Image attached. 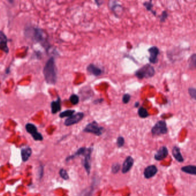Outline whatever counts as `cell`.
Returning a JSON list of instances; mask_svg holds the SVG:
<instances>
[{"mask_svg":"<svg viewBox=\"0 0 196 196\" xmlns=\"http://www.w3.org/2000/svg\"><path fill=\"white\" fill-rule=\"evenodd\" d=\"M43 74L46 81L49 84L54 85L56 82L57 73L55 64V60L53 57L49 58L44 67Z\"/></svg>","mask_w":196,"mask_h":196,"instance_id":"obj_1","label":"cell"},{"mask_svg":"<svg viewBox=\"0 0 196 196\" xmlns=\"http://www.w3.org/2000/svg\"><path fill=\"white\" fill-rule=\"evenodd\" d=\"M95 2L96 4V5H97L98 7H99L104 2L103 1H95Z\"/></svg>","mask_w":196,"mask_h":196,"instance_id":"obj_33","label":"cell"},{"mask_svg":"<svg viewBox=\"0 0 196 196\" xmlns=\"http://www.w3.org/2000/svg\"><path fill=\"white\" fill-rule=\"evenodd\" d=\"M120 169H121V165L118 163L114 164L112 165L111 167L112 173L114 174H117L120 171Z\"/></svg>","mask_w":196,"mask_h":196,"instance_id":"obj_26","label":"cell"},{"mask_svg":"<svg viewBox=\"0 0 196 196\" xmlns=\"http://www.w3.org/2000/svg\"><path fill=\"white\" fill-rule=\"evenodd\" d=\"M168 16H169V14L167 12V11H162L161 15L159 16V18L160 22L161 23H164L166 20Z\"/></svg>","mask_w":196,"mask_h":196,"instance_id":"obj_29","label":"cell"},{"mask_svg":"<svg viewBox=\"0 0 196 196\" xmlns=\"http://www.w3.org/2000/svg\"><path fill=\"white\" fill-rule=\"evenodd\" d=\"M8 39L5 33L0 31V49L5 53H8L9 48L7 45Z\"/></svg>","mask_w":196,"mask_h":196,"instance_id":"obj_15","label":"cell"},{"mask_svg":"<svg viewBox=\"0 0 196 196\" xmlns=\"http://www.w3.org/2000/svg\"><path fill=\"white\" fill-rule=\"evenodd\" d=\"M86 71L89 74L96 77L101 75L103 73V70L101 68L93 63H90L86 67Z\"/></svg>","mask_w":196,"mask_h":196,"instance_id":"obj_10","label":"cell"},{"mask_svg":"<svg viewBox=\"0 0 196 196\" xmlns=\"http://www.w3.org/2000/svg\"><path fill=\"white\" fill-rule=\"evenodd\" d=\"M134 164V160L131 156H128L125 159L122 166L121 172L123 174H126L131 170Z\"/></svg>","mask_w":196,"mask_h":196,"instance_id":"obj_13","label":"cell"},{"mask_svg":"<svg viewBox=\"0 0 196 196\" xmlns=\"http://www.w3.org/2000/svg\"><path fill=\"white\" fill-rule=\"evenodd\" d=\"M158 172V169L155 165H150L145 168L144 170V176L145 178L149 179L155 176Z\"/></svg>","mask_w":196,"mask_h":196,"instance_id":"obj_14","label":"cell"},{"mask_svg":"<svg viewBox=\"0 0 196 196\" xmlns=\"http://www.w3.org/2000/svg\"><path fill=\"white\" fill-rule=\"evenodd\" d=\"M131 98V96L128 93L124 94L122 97V102L124 104H127L129 103Z\"/></svg>","mask_w":196,"mask_h":196,"instance_id":"obj_30","label":"cell"},{"mask_svg":"<svg viewBox=\"0 0 196 196\" xmlns=\"http://www.w3.org/2000/svg\"><path fill=\"white\" fill-rule=\"evenodd\" d=\"M168 132L167 124L164 120H159L154 125L151 129V133L153 136L165 135Z\"/></svg>","mask_w":196,"mask_h":196,"instance_id":"obj_4","label":"cell"},{"mask_svg":"<svg viewBox=\"0 0 196 196\" xmlns=\"http://www.w3.org/2000/svg\"><path fill=\"white\" fill-rule=\"evenodd\" d=\"M188 93L190 97L194 100L196 99V89L195 87H189L188 89Z\"/></svg>","mask_w":196,"mask_h":196,"instance_id":"obj_28","label":"cell"},{"mask_svg":"<svg viewBox=\"0 0 196 196\" xmlns=\"http://www.w3.org/2000/svg\"><path fill=\"white\" fill-rule=\"evenodd\" d=\"M104 101V99L103 98H97L93 101V104L94 105H98L99 104L102 103Z\"/></svg>","mask_w":196,"mask_h":196,"instance_id":"obj_32","label":"cell"},{"mask_svg":"<svg viewBox=\"0 0 196 196\" xmlns=\"http://www.w3.org/2000/svg\"><path fill=\"white\" fill-rule=\"evenodd\" d=\"M25 128L27 131L32 136L33 138L35 140H42L43 139L42 135L37 132V128L34 124L28 123L25 125Z\"/></svg>","mask_w":196,"mask_h":196,"instance_id":"obj_8","label":"cell"},{"mask_svg":"<svg viewBox=\"0 0 196 196\" xmlns=\"http://www.w3.org/2000/svg\"><path fill=\"white\" fill-rule=\"evenodd\" d=\"M75 112V110H71V109H68V110H66L64 112H61L60 114H59V117L61 118H64V117H70L72 115L74 114V113Z\"/></svg>","mask_w":196,"mask_h":196,"instance_id":"obj_24","label":"cell"},{"mask_svg":"<svg viewBox=\"0 0 196 196\" xmlns=\"http://www.w3.org/2000/svg\"><path fill=\"white\" fill-rule=\"evenodd\" d=\"M155 70L154 67L150 65L146 64L141 67L135 72V76L138 80H143L144 78H150L155 75Z\"/></svg>","mask_w":196,"mask_h":196,"instance_id":"obj_2","label":"cell"},{"mask_svg":"<svg viewBox=\"0 0 196 196\" xmlns=\"http://www.w3.org/2000/svg\"><path fill=\"white\" fill-rule=\"evenodd\" d=\"M140 105V102L139 101H136L134 104V108H137Z\"/></svg>","mask_w":196,"mask_h":196,"instance_id":"obj_34","label":"cell"},{"mask_svg":"<svg viewBox=\"0 0 196 196\" xmlns=\"http://www.w3.org/2000/svg\"><path fill=\"white\" fill-rule=\"evenodd\" d=\"M125 143V139L123 136H118L117 139L116 145L118 148L123 147Z\"/></svg>","mask_w":196,"mask_h":196,"instance_id":"obj_27","label":"cell"},{"mask_svg":"<svg viewBox=\"0 0 196 196\" xmlns=\"http://www.w3.org/2000/svg\"><path fill=\"white\" fill-rule=\"evenodd\" d=\"M181 170L187 174L190 175H196V166L193 165H188L186 166H183L181 168Z\"/></svg>","mask_w":196,"mask_h":196,"instance_id":"obj_18","label":"cell"},{"mask_svg":"<svg viewBox=\"0 0 196 196\" xmlns=\"http://www.w3.org/2000/svg\"><path fill=\"white\" fill-rule=\"evenodd\" d=\"M70 102L73 105H77L79 103L80 101V97L78 95L75 94H73L72 95H71V96L70 97Z\"/></svg>","mask_w":196,"mask_h":196,"instance_id":"obj_25","label":"cell"},{"mask_svg":"<svg viewBox=\"0 0 196 196\" xmlns=\"http://www.w3.org/2000/svg\"><path fill=\"white\" fill-rule=\"evenodd\" d=\"M104 130V128L103 127L99 126L97 121H93L92 123H89L85 126V127L83 130V132L92 133L93 135L99 136L102 135Z\"/></svg>","mask_w":196,"mask_h":196,"instance_id":"obj_3","label":"cell"},{"mask_svg":"<svg viewBox=\"0 0 196 196\" xmlns=\"http://www.w3.org/2000/svg\"><path fill=\"white\" fill-rule=\"evenodd\" d=\"M31 153H32V151L30 147L23 148L21 149V152L23 161L24 162L28 161L31 155Z\"/></svg>","mask_w":196,"mask_h":196,"instance_id":"obj_19","label":"cell"},{"mask_svg":"<svg viewBox=\"0 0 196 196\" xmlns=\"http://www.w3.org/2000/svg\"><path fill=\"white\" fill-rule=\"evenodd\" d=\"M143 6L146 8L147 11L151 12L154 16H157V12L155 11H154L152 9V8L154 6L153 4H152V1H146L143 4Z\"/></svg>","mask_w":196,"mask_h":196,"instance_id":"obj_22","label":"cell"},{"mask_svg":"<svg viewBox=\"0 0 196 196\" xmlns=\"http://www.w3.org/2000/svg\"><path fill=\"white\" fill-rule=\"evenodd\" d=\"M148 52L149 54V56L148 58V61L151 64H157L158 63V55L160 54V51L158 47L157 46H152L148 49Z\"/></svg>","mask_w":196,"mask_h":196,"instance_id":"obj_6","label":"cell"},{"mask_svg":"<svg viewBox=\"0 0 196 196\" xmlns=\"http://www.w3.org/2000/svg\"><path fill=\"white\" fill-rule=\"evenodd\" d=\"M93 151V148L92 147L87 148L86 151L83 157L84 159L82 161L83 166L87 174V175L90 174V170H91V164H90V159H91V155Z\"/></svg>","mask_w":196,"mask_h":196,"instance_id":"obj_5","label":"cell"},{"mask_svg":"<svg viewBox=\"0 0 196 196\" xmlns=\"http://www.w3.org/2000/svg\"><path fill=\"white\" fill-rule=\"evenodd\" d=\"M169 154V151L166 146L161 147L154 155V159L157 161H161L164 159Z\"/></svg>","mask_w":196,"mask_h":196,"instance_id":"obj_12","label":"cell"},{"mask_svg":"<svg viewBox=\"0 0 196 196\" xmlns=\"http://www.w3.org/2000/svg\"><path fill=\"white\" fill-rule=\"evenodd\" d=\"M85 114L83 112H78L68 117L65 121L66 126H71L78 123L83 118Z\"/></svg>","mask_w":196,"mask_h":196,"instance_id":"obj_7","label":"cell"},{"mask_svg":"<svg viewBox=\"0 0 196 196\" xmlns=\"http://www.w3.org/2000/svg\"><path fill=\"white\" fill-rule=\"evenodd\" d=\"M189 68L190 70H195L196 67V54H192L188 59Z\"/></svg>","mask_w":196,"mask_h":196,"instance_id":"obj_21","label":"cell"},{"mask_svg":"<svg viewBox=\"0 0 196 196\" xmlns=\"http://www.w3.org/2000/svg\"><path fill=\"white\" fill-rule=\"evenodd\" d=\"M172 155L175 158V159L180 162L182 163L184 161L183 157H182L180 151V148L177 146H174L173 149H172Z\"/></svg>","mask_w":196,"mask_h":196,"instance_id":"obj_17","label":"cell"},{"mask_svg":"<svg viewBox=\"0 0 196 196\" xmlns=\"http://www.w3.org/2000/svg\"><path fill=\"white\" fill-rule=\"evenodd\" d=\"M59 174L61 176V177L65 180H67L69 178V176L67 173V171H66L65 170L62 169L60 170L59 171Z\"/></svg>","mask_w":196,"mask_h":196,"instance_id":"obj_31","label":"cell"},{"mask_svg":"<svg viewBox=\"0 0 196 196\" xmlns=\"http://www.w3.org/2000/svg\"><path fill=\"white\" fill-rule=\"evenodd\" d=\"M137 114H138L139 116L142 118H147L149 116L147 109L143 106H140L139 107V108L138 109V111H137Z\"/></svg>","mask_w":196,"mask_h":196,"instance_id":"obj_23","label":"cell"},{"mask_svg":"<svg viewBox=\"0 0 196 196\" xmlns=\"http://www.w3.org/2000/svg\"><path fill=\"white\" fill-rule=\"evenodd\" d=\"M108 7L116 17H118L119 15H121V13L123 12V6L121 5L118 4L117 1H110L108 2Z\"/></svg>","mask_w":196,"mask_h":196,"instance_id":"obj_9","label":"cell"},{"mask_svg":"<svg viewBox=\"0 0 196 196\" xmlns=\"http://www.w3.org/2000/svg\"><path fill=\"white\" fill-rule=\"evenodd\" d=\"M80 94L82 96V100H87L89 99L94 95V93L93 90L92 89L91 87L89 86H84L82 88L80 92Z\"/></svg>","mask_w":196,"mask_h":196,"instance_id":"obj_11","label":"cell"},{"mask_svg":"<svg viewBox=\"0 0 196 196\" xmlns=\"http://www.w3.org/2000/svg\"><path fill=\"white\" fill-rule=\"evenodd\" d=\"M34 39L37 42L44 40V37L42 31L40 29L36 28L34 30Z\"/></svg>","mask_w":196,"mask_h":196,"instance_id":"obj_20","label":"cell"},{"mask_svg":"<svg viewBox=\"0 0 196 196\" xmlns=\"http://www.w3.org/2000/svg\"><path fill=\"white\" fill-rule=\"evenodd\" d=\"M51 112L52 114H55L61 110V99L58 97L56 101H54L51 104Z\"/></svg>","mask_w":196,"mask_h":196,"instance_id":"obj_16","label":"cell"}]
</instances>
